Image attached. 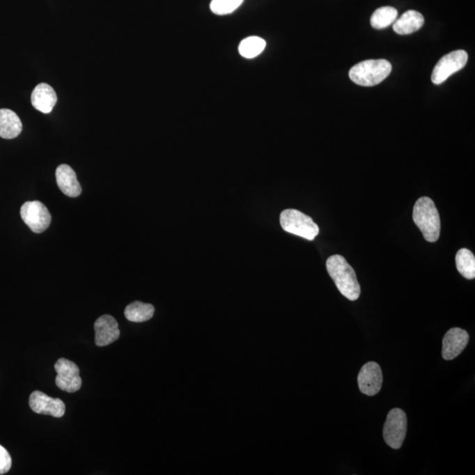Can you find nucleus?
<instances>
[{
	"label": "nucleus",
	"mask_w": 475,
	"mask_h": 475,
	"mask_svg": "<svg viewBox=\"0 0 475 475\" xmlns=\"http://www.w3.org/2000/svg\"><path fill=\"white\" fill-rule=\"evenodd\" d=\"M327 270L343 295L348 299H359L361 288L353 267L340 254H334L327 260Z\"/></svg>",
	"instance_id": "obj_1"
},
{
	"label": "nucleus",
	"mask_w": 475,
	"mask_h": 475,
	"mask_svg": "<svg viewBox=\"0 0 475 475\" xmlns=\"http://www.w3.org/2000/svg\"><path fill=\"white\" fill-rule=\"evenodd\" d=\"M413 220L427 242H436L439 239V213L430 197H421L416 201L413 210Z\"/></svg>",
	"instance_id": "obj_2"
},
{
	"label": "nucleus",
	"mask_w": 475,
	"mask_h": 475,
	"mask_svg": "<svg viewBox=\"0 0 475 475\" xmlns=\"http://www.w3.org/2000/svg\"><path fill=\"white\" fill-rule=\"evenodd\" d=\"M392 72V65L386 59H370L354 65L350 78L357 85L373 86L379 85Z\"/></svg>",
	"instance_id": "obj_3"
},
{
	"label": "nucleus",
	"mask_w": 475,
	"mask_h": 475,
	"mask_svg": "<svg viewBox=\"0 0 475 475\" xmlns=\"http://www.w3.org/2000/svg\"><path fill=\"white\" fill-rule=\"evenodd\" d=\"M280 224L286 232L309 240L316 239L320 233L319 226L313 222L312 217L297 210H284L281 213Z\"/></svg>",
	"instance_id": "obj_4"
},
{
	"label": "nucleus",
	"mask_w": 475,
	"mask_h": 475,
	"mask_svg": "<svg viewBox=\"0 0 475 475\" xmlns=\"http://www.w3.org/2000/svg\"><path fill=\"white\" fill-rule=\"evenodd\" d=\"M407 419L406 414L400 409H393L387 414L383 430L384 442L394 450L403 446L406 438Z\"/></svg>",
	"instance_id": "obj_5"
},
{
	"label": "nucleus",
	"mask_w": 475,
	"mask_h": 475,
	"mask_svg": "<svg viewBox=\"0 0 475 475\" xmlns=\"http://www.w3.org/2000/svg\"><path fill=\"white\" fill-rule=\"evenodd\" d=\"M21 217L32 232L41 233L49 228L52 215L46 206L39 201L26 202L21 208Z\"/></svg>",
	"instance_id": "obj_6"
},
{
	"label": "nucleus",
	"mask_w": 475,
	"mask_h": 475,
	"mask_svg": "<svg viewBox=\"0 0 475 475\" xmlns=\"http://www.w3.org/2000/svg\"><path fill=\"white\" fill-rule=\"evenodd\" d=\"M468 55L465 50H455L443 56L435 66L431 80L435 85H440L467 65Z\"/></svg>",
	"instance_id": "obj_7"
},
{
	"label": "nucleus",
	"mask_w": 475,
	"mask_h": 475,
	"mask_svg": "<svg viewBox=\"0 0 475 475\" xmlns=\"http://www.w3.org/2000/svg\"><path fill=\"white\" fill-rule=\"evenodd\" d=\"M55 370L58 373L56 384L60 390L72 394L81 388L82 380L79 376V368L75 363L68 359H60L55 364Z\"/></svg>",
	"instance_id": "obj_8"
},
{
	"label": "nucleus",
	"mask_w": 475,
	"mask_h": 475,
	"mask_svg": "<svg viewBox=\"0 0 475 475\" xmlns=\"http://www.w3.org/2000/svg\"><path fill=\"white\" fill-rule=\"evenodd\" d=\"M361 393L368 396H374L380 393L383 383L382 371L379 364L368 362L361 368L357 376Z\"/></svg>",
	"instance_id": "obj_9"
},
{
	"label": "nucleus",
	"mask_w": 475,
	"mask_h": 475,
	"mask_svg": "<svg viewBox=\"0 0 475 475\" xmlns=\"http://www.w3.org/2000/svg\"><path fill=\"white\" fill-rule=\"evenodd\" d=\"M29 406L33 412L54 417H62L65 412V405L60 399H53L40 391H35L29 398Z\"/></svg>",
	"instance_id": "obj_10"
},
{
	"label": "nucleus",
	"mask_w": 475,
	"mask_h": 475,
	"mask_svg": "<svg viewBox=\"0 0 475 475\" xmlns=\"http://www.w3.org/2000/svg\"><path fill=\"white\" fill-rule=\"evenodd\" d=\"M469 343V334L466 330L453 327L443 338L442 357L444 360L456 359Z\"/></svg>",
	"instance_id": "obj_11"
},
{
	"label": "nucleus",
	"mask_w": 475,
	"mask_h": 475,
	"mask_svg": "<svg viewBox=\"0 0 475 475\" xmlns=\"http://www.w3.org/2000/svg\"><path fill=\"white\" fill-rule=\"evenodd\" d=\"M95 344L99 347L115 343L120 336L118 323L109 314L100 316L95 322Z\"/></svg>",
	"instance_id": "obj_12"
},
{
	"label": "nucleus",
	"mask_w": 475,
	"mask_h": 475,
	"mask_svg": "<svg viewBox=\"0 0 475 475\" xmlns=\"http://www.w3.org/2000/svg\"><path fill=\"white\" fill-rule=\"evenodd\" d=\"M56 183L67 196L77 197L82 192L76 173L71 166L63 164L56 170Z\"/></svg>",
	"instance_id": "obj_13"
},
{
	"label": "nucleus",
	"mask_w": 475,
	"mask_h": 475,
	"mask_svg": "<svg viewBox=\"0 0 475 475\" xmlns=\"http://www.w3.org/2000/svg\"><path fill=\"white\" fill-rule=\"evenodd\" d=\"M58 97L54 89L48 84L41 83L36 86L31 95V103L36 110L43 114H49L54 108Z\"/></svg>",
	"instance_id": "obj_14"
},
{
	"label": "nucleus",
	"mask_w": 475,
	"mask_h": 475,
	"mask_svg": "<svg viewBox=\"0 0 475 475\" xmlns=\"http://www.w3.org/2000/svg\"><path fill=\"white\" fill-rule=\"evenodd\" d=\"M22 132V123L20 117L11 109H0V138L13 139Z\"/></svg>",
	"instance_id": "obj_15"
},
{
	"label": "nucleus",
	"mask_w": 475,
	"mask_h": 475,
	"mask_svg": "<svg viewBox=\"0 0 475 475\" xmlns=\"http://www.w3.org/2000/svg\"><path fill=\"white\" fill-rule=\"evenodd\" d=\"M424 24L423 15L414 10L404 13L399 19L394 22L393 29L398 35H410L418 31Z\"/></svg>",
	"instance_id": "obj_16"
},
{
	"label": "nucleus",
	"mask_w": 475,
	"mask_h": 475,
	"mask_svg": "<svg viewBox=\"0 0 475 475\" xmlns=\"http://www.w3.org/2000/svg\"><path fill=\"white\" fill-rule=\"evenodd\" d=\"M155 311V306L153 304L135 301L126 306L125 316L126 319L132 322H145L152 319Z\"/></svg>",
	"instance_id": "obj_17"
},
{
	"label": "nucleus",
	"mask_w": 475,
	"mask_h": 475,
	"mask_svg": "<svg viewBox=\"0 0 475 475\" xmlns=\"http://www.w3.org/2000/svg\"><path fill=\"white\" fill-rule=\"evenodd\" d=\"M457 270L465 279H474L475 277V257L469 249H462L456 254Z\"/></svg>",
	"instance_id": "obj_18"
},
{
	"label": "nucleus",
	"mask_w": 475,
	"mask_h": 475,
	"mask_svg": "<svg viewBox=\"0 0 475 475\" xmlns=\"http://www.w3.org/2000/svg\"><path fill=\"white\" fill-rule=\"evenodd\" d=\"M398 17V11L391 6H383L377 9L371 18V24L373 29H383L394 24Z\"/></svg>",
	"instance_id": "obj_19"
},
{
	"label": "nucleus",
	"mask_w": 475,
	"mask_h": 475,
	"mask_svg": "<svg viewBox=\"0 0 475 475\" xmlns=\"http://www.w3.org/2000/svg\"><path fill=\"white\" fill-rule=\"evenodd\" d=\"M266 42L257 36H250L240 43L239 52L243 58L251 59L256 58L265 49Z\"/></svg>",
	"instance_id": "obj_20"
},
{
	"label": "nucleus",
	"mask_w": 475,
	"mask_h": 475,
	"mask_svg": "<svg viewBox=\"0 0 475 475\" xmlns=\"http://www.w3.org/2000/svg\"><path fill=\"white\" fill-rule=\"evenodd\" d=\"M244 0H212L210 10L217 15H226L235 11L242 6Z\"/></svg>",
	"instance_id": "obj_21"
},
{
	"label": "nucleus",
	"mask_w": 475,
	"mask_h": 475,
	"mask_svg": "<svg viewBox=\"0 0 475 475\" xmlns=\"http://www.w3.org/2000/svg\"><path fill=\"white\" fill-rule=\"evenodd\" d=\"M12 458L4 447L0 446V474H5L11 469Z\"/></svg>",
	"instance_id": "obj_22"
}]
</instances>
